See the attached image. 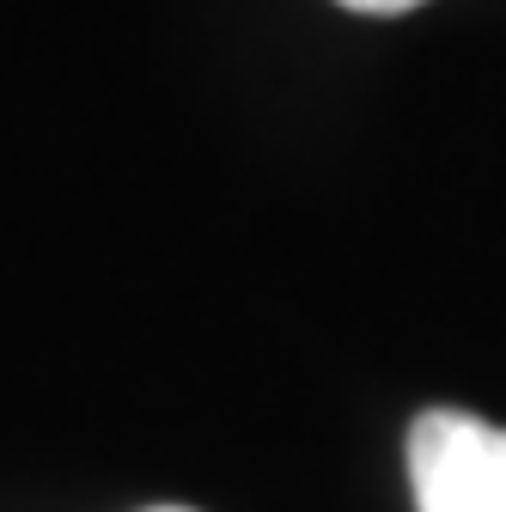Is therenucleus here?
<instances>
[{"label":"nucleus","instance_id":"nucleus-1","mask_svg":"<svg viewBox=\"0 0 506 512\" xmlns=\"http://www.w3.org/2000/svg\"><path fill=\"white\" fill-rule=\"evenodd\" d=\"M415 512H506V427L470 409H421L409 421Z\"/></svg>","mask_w":506,"mask_h":512},{"label":"nucleus","instance_id":"nucleus-2","mask_svg":"<svg viewBox=\"0 0 506 512\" xmlns=\"http://www.w3.org/2000/svg\"><path fill=\"white\" fill-rule=\"evenodd\" d=\"M348 13H409V7H421V0H342Z\"/></svg>","mask_w":506,"mask_h":512},{"label":"nucleus","instance_id":"nucleus-3","mask_svg":"<svg viewBox=\"0 0 506 512\" xmlns=\"http://www.w3.org/2000/svg\"><path fill=\"white\" fill-rule=\"evenodd\" d=\"M153 512H189V506H153Z\"/></svg>","mask_w":506,"mask_h":512}]
</instances>
